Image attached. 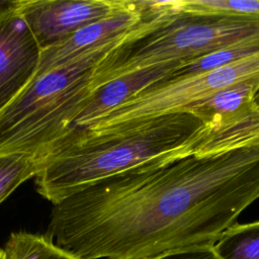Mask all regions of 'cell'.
<instances>
[{
    "instance_id": "obj_18",
    "label": "cell",
    "mask_w": 259,
    "mask_h": 259,
    "mask_svg": "<svg viewBox=\"0 0 259 259\" xmlns=\"http://www.w3.org/2000/svg\"><path fill=\"white\" fill-rule=\"evenodd\" d=\"M21 3L22 0H0V18L17 10L21 6Z\"/></svg>"
},
{
    "instance_id": "obj_16",
    "label": "cell",
    "mask_w": 259,
    "mask_h": 259,
    "mask_svg": "<svg viewBox=\"0 0 259 259\" xmlns=\"http://www.w3.org/2000/svg\"><path fill=\"white\" fill-rule=\"evenodd\" d=\"M179 10L220 13L259 19V0H176Z\"/></svg>"
},
{
    "instance_id": "obj_11",
    "label": "cell",
    "mask_w": 259,
    "mask_h": 259,
    "mask_svg": "<svg viewBox=\"0 0 259 259\" xmlns=\"http://www.w3.org/2000/svg\"><path fill=\"white\" fill-rule=\"evenodd\" d=\"M258 88L257 80L242 82L197 100L183 111L193 114L203 124L215 123L254 104V96Z\"/></svg>"
},
{
    "instance_id": "obj_15",
    "label": "cell",
    "mask_w": 259,
    "mask_h": 259,
    "mask_svg": "<svg viewBox=\"0 0 259 259\" xmlns=\"http://www.w3.org/2000/svg\"><path fill=\"white\" fill-rule=\"evenodd\" d=\"M41 159L21 154H0V203L20 184L35 177Z\"/></svg>"
},
{
    "instance_id": "obj_19",
    "label": "cell",
    "mask_w": 259,
    "mask_h": 259,
    "mask_svg": "<svg viewBox=\"0 0 259 259\" xmlns=\"http://www.w3.org/2000/svg\"><path fill=\"white\" fill-rule=\"evenodd\" d=\"M254 103L257 107H259V88H258V90H257V92L254 96Z\"/></svg>"
},
{
    "instance_id": "obj_14",
    "label": "cell",
    "mask_w": 259,
    "mask_h": 259,
    "mask_svg": "<svg viewBox=\"0 0 259 259\" xmlns=\"http://www.w3.org/2000/svg\"><path fill=\"white\" fill-rule=\"evenodd\" d=\"M259 53V36L226 47L208 55L184 63L170 78L192 76L230 65Z\"/></svg>"
},
{
    "instance_id": "obj_4",
    "label": "cell",
    "mask_w": 259,
    "mask_h": 259,
    "mask_svg": "<svg viewBox=\"0 0 259 259\" xmlns=\"http://www.w3.org/2000/svg\"><path fill=\"white\" fill-rule=\"evenodd\" d=\"M120 40L65 67L35 76L0 112V154L41 159L48 149L69 132L93 91L91 82L97 65Z\"/></svg>"
},
{
    "instance_id": "obj_20",
    "label": "cell",
    "mask_w": 259,
    "mask_h": 259,
    "mask_svg": "<svg viewBox=\"0 0 259 259\" xmlns=\"http://www.w3.org/2000/svg\"><path fill=\"white\" fill-rule=\"evenodd\" d=\"M0 259H5L4 257V252H3V248L0 247Z\"/></svg>"
},
{
    "instance_id": "obj_9",
    "label": "cell",
    "mask_w": 259,
    "mask_h": 259,
    "mask_svg": "<svg viewBox=\"0 0 259 259\" xmlns=\"http://www.w3.org/2000/svg\"><path fill=\"white\" fill-rule=\"evenodd\" d=\"M183 64L174 62L149 67L102 84L94 89L86 99L82 110L72 122L67 134L86 128L95 119L125 102L145 88L170 78Z\"/></svg>"
},
{
    "instance_id": "obj_5",
    "label": "cell",
    "mask_w": 259,
    "mask_h": 259,
    "mask_svg": "<svg viewBox=\"0 0 259 259\" xmlns=\"http://www.w3.org/2000/svg\"><path fill=\"white\" fill-rule=\"evenodd\" d=\"M259 81V53L230 65L178 78H167L145 88L83 130L109 126L154 115L183 111L193 102L246 81Z\"/></svg>"
},
{
    "instance_id": "obj_17",
    "label": "cell",
    "mask_w": 259,
    "mask_h": 259,
    "mask_svg": "<svg viewBox=\"0 0 259 259\" xmlns=\"http://www.w3.org/2000/svg\"><path fill=\"white\" fill-rule=\"evenodd\" d=\"M157 259H220L211 248H199L169 254Z\"/></svg>"
},
{
    "instance_id": "obj_6",
    "label": "cell",
    "mask_w": 259,
    "mask_h": 259,
    "mask_svg": "<svg viewBox=\"0 0 259 259\" xmlns=\"http://www.w3.org/2000/svg\"><path fill=\"white\" fill-rule=\"evenodd\" d=\"M156 0H127L115 13L88 24L61 42L41 51L35 76L72 64L137 29L156 9Z\"/></svg>"
},
{
    "instance_id": "obj_3",
    "label": "cell",
    "mask_w": 259,
    "mask_h": 259,
    "mask_svg": "<svg viewBox=\"0 0 259 259\" xmlns=\"http://www.w3.org/2000/svg\"><path fill=\"white\" fill-rule=\"evenodd\" d=\"M258 36L259 19L187 12L178 9L176 0L159 1L155 11L99 62L91 89L149 67L187 63Z\"/></svg>"
},
{
    "instance_id": "obj_7",
    "label": "cell",
    "mask_w": 259,
    "mask_h": 259,
    "mask_svg": "<svg viewBox=\"0 0 259 259\" xmlns=\"http://www.w3.org/2000/svg\"><path fill=\"white\" fill-rule=\"evenodd\" d=\"M127 0H22L19 13L41 51L126 5Z\"/></svg>"
},
{
    "instance_id": "obj_13",
    "label": "cell",
    "mask_w": 259,
    "mask_h": 259,
    "mask_svg": "<svg viewBox=\"0 0 259 259\" xmlns=\"http://www.w3.org/2000/svg\"><path fill=\"white\" fill-rule=\"evenodd\" d=\"M212 249L220 259H259V221L234 224Z\"/></svg>"
},
{
    "instance_id": "obj_12",
    "label": "cell",
    "mask_w": 259,
    "mask_h": 259,
    "mask_svg": "<svg viewBox=\"0 0 259 259\" xmlns=\"http://www.w3.org/2000/svg\"><path fill=\"white\" fill-rule=\"evenodd\" d=\"M5 259H80L56 245L47 235L14 232L3 247Z\"/></svg>"
},
{
    "instance_id": "obj_10",
    "label": "cell",
    "mask_w": 259,
    "mask_h": 259,
    "mask_svg": "<svg viewBox=\"0 0 259 259\" xmlns=\"http://www.w3.org/2000/svg\"><path fill=\"white\" fill-rule=\"evenodd\" d=\"M259 146V107L254 104L201 130L185 146L184 157Z\"/></svg>"
},
{
    "instance_id": "obj_8",
    "label": "cell",
    "mask_w": 259,
    "mask_h": 259,
    "mask_svg": "<svg viewBox=\"0 0 259 259\" xmlns=\"http://www.w3.org/2000/svg\"><path fill=\"white\" fill-rule=\"evenodd\" d=\"M19 8L0 18V112L33 80L40 61L41 49Z\"/></svg>"
},
{
    "instance_id": "obj_1",
    "label": "cell",
    "mask_w": 259,
    "mask_h": 259,
    "mask_svg": "<svg viewBox=\"0 0 259 259\" xmlns=\"http://www.w3.org/2000/svg\"><path fill=\"white\" fill-rule=\"evenodd\" d=\"M259 198V146L187 156L77 192L72 221L88 259H157L211 248Z\"/></svg>"
},
{
    "instance_id": "obj_2",
    "label": "cell",
    "mask_w": 259,
    "mask_h": 259,
    "mask_svg": "<svg viewBox=\"0 0 259 259\" xmlns=\"http://www.w3.org/2000/svg\"><path fill=\"white\" fill-rule=\"evenodd\" d=\"M203 123L187 111L121 122L101 131L78 130L54 143L41 158L37 192L59 203L105 178L184 157Z\"/></svg>"
}]
</instances>
